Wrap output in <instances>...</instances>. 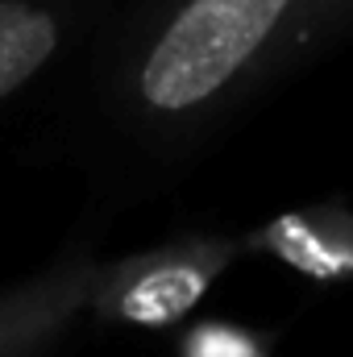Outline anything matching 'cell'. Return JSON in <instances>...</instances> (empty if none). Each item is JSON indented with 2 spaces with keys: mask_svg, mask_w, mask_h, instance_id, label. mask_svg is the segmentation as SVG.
Wrapping results in <instances>:
<instances>
[{
  "mask_svg": "<svg viewBox=\"0 0 353 357\" xmlns=\"http://www.w3.org/2000/svg\"><path fill=\"white\" fill-rule=\"evenodd\" d=\"M208 278L204 270L195 266H163V270H150L129 295H125V316L137 320V324H171L179 320L200 295H204Z\"/></svg>",
  "mask_w": 353,
  "mask_h": 357,
  "instance_id": "3",
  "label": "cell"
},
{
  "mask_svg": "<svg viewBox=\"0 0 353 357\" xmlns=\"http://www.w3.org/2000/svg\"><path fill=\"white\" fill-rule=\"evenodd\" d=\"M195 357H254V349L229 333H204L195 337Z\"/></svg>",
  "mask_w": 353,
  "mask_h": 357,
  "instance_id": "4",
  "label": "cell"
},
{
  "mask_svg": "<svg viewBox=\"0 0 353 357\" xmlns=\"http://www.w3.org/2000/svg\"><path fill=\"white\" fill-rule=\"evenodd\" d=\"M287 0H191L142 71L146 100L179 112L212 96L266 42Z\"/></svg>",
  "mask_w": 353,
  "mask_h": 357,
  "instance_id": "1",
  "label": "cell"
},
{
  "mask_svg": "<svg viewBox=\"0 0 353 357\" xmlns=\"http://www.w3.org/2000/svg\"><path fill=\"white\" fill-rule=\"evenodd\" d=\"M54 50V21L29 4L0 0V96L21 88Z\"/></svg>",
  "mask_w": 353,
  "mask_h": 357,
  "instance_id": "2",
  "label": "cell"
}]
</instances>
